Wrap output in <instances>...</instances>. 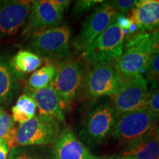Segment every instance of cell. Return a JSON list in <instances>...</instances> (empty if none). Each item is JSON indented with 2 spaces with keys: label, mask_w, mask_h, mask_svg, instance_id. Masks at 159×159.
Segmentation results:
<instances>
[{
  "label": "cell",
  "mask_w": 159,
  "mask_h": 159,
  "mask_svg": "<svg viewBox=\"0 0 159 159\" xmlns=\"http://www.w3.org/2000/svg\"><path fill=\"white\" fill-rule=\"evenodd\" d=\"M92 159H117L116 156H105V157H97L93 156Z\"/></svg>",
  "instance_id": "31"
},
{
  "label": "cell",
  "mask_w": 159,
  "mask_h": 159,
  "mask_svg": "<svg viewBox=\"0 0 159 159\" xmlns=\"http://www.w3.org/2000/svg\"><path fill=\"white\" fill-rule=\"evenodd\" d=\"M103 2L102 0H80L76 1L73 7V15L76 16L84 14L87 12L95 9Z\"/></svg>",
  "instance_id": "24"
},
{
  "label": "cell",
  "mask_w": 159,
  "mask_h": 159,
  "mask_svg": "<svg viewBox=\"0 0 159 159\" xmlns=\"http://www.w3.org/2000/svg\"><path fill=\"white\" fill-rule=\"evenodd\" d=\"M57 68L52 64H47L35 71L27 82L30 90H39L52 85Z\"/></svg>",
  "instance_id": "20"
},
{
  "label": "cell",
  "mask_w": 159,
  "mask_h": 159,
  "mask_svg": "<svg viewBox=\"0 0 159 159\" xmlns=\"http://www.w3.org/2000/svg\"><path fill=\"white\" fill-rule=\"evenodd\" d=\"M114 22L120 27L121 29L128 30L131 25L133 24L132 20L130 18H129L128 16H126L125 13H116L114 18Z\"/></svg>",
  "instance_id": "27"
},
{
  "label": "cell",
  "mask_w": 159,
  "mask_h": 159,
  "mask_svg": "<svg viewBox=\"0 0 159 159\" xmlns=\"http://www.w3.org/2000/svg\"><path fill=\"white\" fill-rule=\"evenodd\" d=\"M155 135H156V138H157V139H158V141L159 142V122L156 128V130H155Z\"/></svg>",
  "instance_id": "32"
},
{
  "label": "cell",
  "mask_w": 159,
  "mask_h": 159,
  "mask_svg": "<svg viewBox=\"0 0 159 159\" xmlns=\"http://www.w3.org/2000/svg\"><path fill=\"white\" fill-rule=\"evenodd\" d=\"M27 94L36 103L40 115L51 116L60 122H65L63 108L61 99L52 85L39 90H28Z\"/></svg>",
  "instance_id": "14"
},
{
  "label": "cell",
  "mask_w": 159,
  "mask_h": 159,
  "mask_svg": "<svg viewBox=\"0 0 159 159\" xmlns=\"http://www.w3.org/2000/svg\"><path fill=\"white\" fill-rule=\"evenodd\" d=\"M42 64V60L31 51L18 52L11 60V65L15 75H27L36 71Z\"/></svg>",
  "instance_id": "17"
},
{
  "label": "cell",
  "mask_w": 159,
  "mask_h": 159,
  "mask_svg": "<svg viewBox=\"0 0 159 159\" xmlns=\"http://www.w3.org/2000/svg\"><path fill=\"white\" fill-rule=\"evenodd\" d=\"M37 105L34 99L28 94H21L12 108V117L20 125L27 122L35 116Z\"/></svg>",
  "instance_id": "19"
},
{
  "label": "cell",
  "mask_w": 159,
  "mask_h": 159,
  "mask_svg": "<svg viewBox=\"0 0 159 159\" xmlns=\"http://www.w3.org/2000/svg\"><path fill=\"white\" fill-rule=\"evenodd\" d=\"M8 152V146L5 142V141L0 140V159H7Z\"/></svg>",
  "instance_id": "29"
},
{
  "label": "cell",
  "mask_w": 159,
  "mask_h": 159,
  "mask_svg": "<svg viewBox=\"0 0 159 159\" xmlns=\"http://www.w3.org/2000/svg\"><path fill=\"white\" fill-rule=\"evenodd\" d=\"M71 30L67 25L58 26L31 35V52L48 60H61L69 53Z\"/></svg>",
  "instance_id": "7"
},
{
  "label": "cell",
  "mask_w": 159,
  "mask_h": 159,
  "mask_svg": "<svg viewBox=\"0 0 159 159\" xmlns=\"http://www.w3.org/2000/svg\"><path fill=\"white\" fill-rule=\"evenodd\" d=\"M15 127L13 117L0 107V140H4L8 133Z\"/></svg>",
  "instance_id": "23"
},
{
  "label": "cell",
  "mask_w": 159,
  "mask_h": 159,
  "mask_svg": "<svg viewBox=\"0 0 159 159\" xmlns=\"http://www.w3.org/2000/svg\"><path fill=\"white\" fill-rule=\"evenodd\" d=\"M128 35V30L121 29L114 21L83 53V59L93 66L101 62L115 61L122 54Z\"/></svg>",
  "instance_id": "5"
},
{
  "label": "cell",
  "mask_w": 159,
  "mask_h": 159,
  "mask_svg": "<svg viewBox=\"0 0 159 159\" xmlns=\"http://www.w3.org/2000/svg\"><path fill=\"white\" fill-rule=\"evenodd\" d=\"M118 116L110 100L97 102L85 117L80 136L89 146L102 144L112 134Z\"/></svg>",
  "instance_id": "3"
},
{
  "label": "cell",
  "mask_w": 159,
  "mask_h": 159,
  "mask_svg": "<svg viewBox=\"0 0 159 159\" xmlns=\"http://www.w3.org/2000/svg\"><path fill=\"white\" fill-rule=\"evenodd\" d=\"M130 19L139 31L150 33L159 27V0H141L131 11Z\"/></svg>",
  "instance_id": "15"
},
{
  "label": "cell",
  "mask_w": 159,
  "mask_h": 159,
  "mask_svg": "<svg viewBox=\"0 0 159 159\" xmlns=\"http://www.w3.org/2000/svg\"><path fill=\"white\" fill-rule=\"evenodd\" d=\"M125 40V50L114 61L116 71L123 80L144 75L152 52L150 33L139 31Z\"/></svg>",
  "instance_id": "2"
},
{
  "label": "cell",
  "mask_w": 159,
  "mask_h": 159,
  "mask_svg": "<svg viewBox=\"0 0 159 159\" xmlns=\"http://www.w3.org/2000/svg\"><path fill=\"white\" fill-rule=\"evenodd\" d=\"M150 41L152 52H159V27L150 32Z\"/></svg>",
  "instance_id": "28"
},
{
  "label": "cell",
  "mask_w": 159,
  "mask_h": 159,
  "mask_svg": "<svg viewBox=\"0 0 159 159\" xmlns=\"http://www.w3.org/2000/svg\"><path fill=\"white\" fill-rule=\"evenodd\" d=\"M55 3L61 9H62L63 11L66 10L70 5L71 2L69 1V0H54Z\"/></svg>",
  "instance_id": "30"
},
{
  "label": "cell",
  "mask_w": 159,
  "mask_h": 159,
  "mask_svg": "<svg viewBox=\"0 0 159 159\" xmlns=\"http://www.w3.org/2000/svg\"><path fill=\"white\" fill-rule=\"evenodd\" d=\"M149 92L148 83L143 75L124 80L111 101L117 116L144 108Z\"/></svg>",
  "instance_id": "9"
},
{
  "label": "cell",
  "mask_w": 159,
  "mask_h": 159,
  "mask_svg": "<svg viewBox=\"0 0 159 159\" xmlns=\"http://www.w3.org/2000/svg\"><path fill=\"white\" fill-rule=\"evenodd\" d=\"M32 1L0 2V38L16 34L28 19Z\"/></svg>",
  "instance_id": "12"
},
{
  "label": "cell",
  "mask_w": 159,
  "mask_h": 159,
  "mask_svg": "<svg viewBox=\"0 0 159 159\" xmlns=\"http://www.w3.org/2000/svg\"><path fill=\"white\" fill-rule=\"evenodd\" d=\"M117 159H131V158H127V157H125V156H116Z\"/></svg>",
  "instance_id": "33"
},
{
  "label": "cell",
  "mask_w": 159,
  "mask_h": 159,
  "mask_svg": "<svg viewBox=\"0 0 159 159\" xmlns=\"http://www.w3.org/2000/svg\"><path fill=\"white\" fill-rule=\"evenodd\" d=\"M144 75L150 86L149 91L159 89V52H152Z\"/></svg>",
  "instance_id": "22"
},
{
  "label": "cell",
  "mask_w": 159,
  "mask_h": 159,
  "mask_svg": "<svg viewBox=\"0 0 159 159\" xmlns=\"http://www.w3.org/2000/svg\"><path fill=\"white\" fill-rule=\"evenodd\" d=\"M124 80L115 67L114 61L96 63L89 71L85 88V96L89 99L112 97L119 90Z\"/></svg>",
  "instance_id": "8"
},
{
  "label": "cell",
  "mask_w": 159,
  "mask_h": 159,
  "mask_svg": "<svg viewBox=\"0 0 159 159\" xmlns=\"http://www.w3.org/2000/svg\"><path fill=\"white\" fill-rule=\"evenodd\" d=\"M122 156L131 159H159V142L155 133L125 145Z\"/></svg>",
  "instance_id": "16"
},
{
  "label": "cell",
  "mask_w": 159,
  "mask_h": 159,
  "mask_svg": "<svg viewBox=\"0 0 159 159\" xmlns=\"http://www.w3.org/2000/svg\"><path fill=\"white\" fill-rule=\"evenodd\" d=\"M61 134L60 122L51 116L39 115L19 125L16 147L41 146L55 143Z\"/></svg>",
  "instance_id": "6"
},
{
  "label": "cell",
  "mask_w": 159,
  "mask_h": 159,
  "mask_svg": "<svg viewBox=\"0 0 159 159\" xmlns=\"http://www.w3.org/2000/svg\"><path fill=\"white\" fill-rule=\"evenodd\" d=\"M149 91L150 92L144 108L159 117V89Z\"/></svg>",
  "instance_id": "26"
},
{
  "label": "cell",
  "mask_w": 159,
  "mask_h": 159,
  "mask_svg": "<svg viewBox=\"0 0 159 159\" xmlns=\"http://www.w3.org/2000/svg\"><path fill=\"white\" fill-rule=\"evenodd\" d=\"M15 73L11 63L0 56V104H7L15 92Z\"/></svg>",
  "instance_id": "18"
},
{
  "label": "cell",
  "mask_w": 159,
  "mask_h": 159,
  "mask_svg": "<svg viewBox=\"0 0 159 159\" xmlns=\"http://www.w3.org/2000/svg\"><path fill=\"white\" fill-rule=\"evenodd\" d=\"M116 11L104 2L97 6L86 18L82 29L75 38L74 48L77 53L83 54L95 39L114 21Z\"/></svg>",
  "instance_id": "10"
},
{
  "label": "cell",
  "mask_w": 159,
  "mask_h": 159,
  "mask_svg": "<svg viewBox=\"0 0 159 159\" xmlns=\"http://www.w3.org/2000/svg\"><path fill=\"white\" fill-rule=\"evenodd\" d=\"M63 11L55 3L54 0L32 1L30 12L27 19L24 34L32 35L53 27L62 22Z\"/></svg>",
  "instance_id": "11"
},
{
  "label": "cell",
  "mask_w": 159,
  "mask_h": 159,
  "mask_svg": "<svg viewBox=\"0 0 159 159\" xmlns=\"http://www.w3.org/2000/svg\"><path fill=\"white\" fill-rule=\"evenodd\" d=\"M89 71L84 61L69 59L58 65L52 86L61 99L63 110L69 108L85 91Z\"/></svg>",
  "instance_id": "1"
},
{
  "label": "cell",
  "mask_w": 159,
  "mask_h": 159,
  "mask_svg": "<svg viewBox=\"0 0 159 159\" xmlns=\"http://www.w3.org/2000/svg\"><path fill=\"white\" fill-rule=\"evenodd\" d=\"M9 159H55L53 150L35 146L11 149Z\"/></svg>",
  "instance_id": "21"
},
{
  "label": "cell",
  "mask_w": 159,
  "mask_h": 159,
  "mask_svg": "<svg viewBox=\"0 0 159 159\" xmlns=\"http://www.w3.org/2000/svg\"><path fill=\"white\" fill-rule=\"evenodd\" d=\"M137 0H114V1L106 2L112 8H114L116 13H128L132 11L136 5Z\"/></svg>",
  "instance_id": "25"
},
{
  "label": "cell",
  "mask_w": 159,
  "mask_h": 159,
  "mask_svg": "<svg viewBox=\"0 0 159 159\" xmlns=\"http://www.w3.org/2000/svg\"><path fill=\"white\" fill-rule=\"evenodd\" d=\"M159 117L147 108L127 112L119 115L112 133L113 138L125 144L154 134Z\"/></svg>",
  "instance_id": "4"
},
{
  "label": "cell",
  "mask_w": 159,
  "mask_h": 159,
  "mask_svg": "<svg viewBox=\"0 0 159 159\" xmlns=\"http://www.w3.org/2000/svg\"><path fill=\"white\" fill-rule=\"evenodd\" d=\"M53 152L55 159H92L93 157L70 128L61 131Z\"/></svg>",
  "instance_id": "13"
}]
</instances>
